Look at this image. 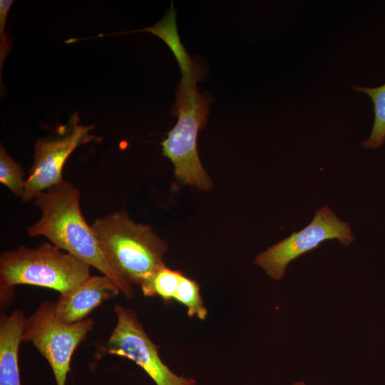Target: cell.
<instances>
[{
	"instance_id": "cell-1",
	"label": "cell",
	"mask_w": 385,
	"mask_h": 385,
	"mask_svg": "<svg viewBox=\"0 0 385 385\" xmlns=\"http://www.w3.org/2000/svg\"><path fill=\"white\" fill-rule=\"evenodd\" d=\"M34 204L41 216L27 227L30 237H46L53 245L109 277L125 297H133L131 284L121 279L108 265L81 212L80 191L71 183L63 180L41 192Z\"/></svg>"
},
{
	"instance_id": "cell-2",
	"label": "cell",
	"mask_w": 385,
	"mask_h": 385,
	"mask_svg": "<svg viewBox=\"0 0 385 385\" xmlns=\"http://www.w3.org/2000/svg\"><path fill=\"white\" fill-rule=\"evenodd\" d=\"M180 72L173 109L178 121L161 143L163 154L173 163L175 176L180 182L207 190L212 181L200 163L197 140L199 130L207 123L211 100L197 87L202 69L196 61L180 68Z\"/></svg>"
},
{
	"instance_id": "cell-3",
	"label": "cell",
	"mask_w": 385,
	"mask_h": 385,
	"mask_svg": "<svg viewBox=\"0 0 385 385\" xmlns=\"http://www.w3.org/2000/svg\"><path fill=\"white\" fill-rule=\"evenodd\" d=\"M91 226L113 271L130 284L140 286L164 265L165 242L150 226L136 223L125 211L98 218Z\"/></svg>"
},
{
	"instance_id": "cell-4",
	"label": "cell",
	"mask_w": 385,
	"mask_h": 385,
	"mask_svg": "<svg viewBox=\"0 0 385 385\" xmlns=\"http://www.w3.org/2000/svg\"><path fill=\"white\" fill-rule=\"evenodd\" d=\"M91 266L52 243L20 246L0 256L1 302L9 301L18 284L49 288L65 293L89 277Z\"/></svg>"
},
{
	"instance_id": "cell-5",
	"label": "cell",
	"mask_w": 385,
	"mask_h": 385,
	"mask_svg": "<svg viewBox=\"0 0 385 385\" xmlns=\"http://www.w3.org/2000/svg\"><path fill=\"white\" fill-rule=\"evenodd\" d=\"M93 324L91 318L64 323L55 316L53 302L44 301L26 317L22 342L31 343L46 359L56 385H66L72 356Z\"/></svg>"
},
{
	"instance_id": "cell-6",
	"label": "cell",
	"mask_w": 385,
	"mask_h": 385,
	"mask_svg": "<svg viewBox=\"0 0 385 385\" xmlns=\"http://www.w3.org/2000/svg\"><path fill=\"white\" fill-rule=\"evenodd\" d=\"M333 239L348 246L355 236L348 222L341 220L329 207L324 205L316 211L307 226L260 253L254 264L272 279L280 280L289 262L318 247L324 241Z\"/></svg>"
},
{
	"instance_id": "cell-7",
	"label": "cell",
	"mask_w": 385,
	"mask_h": 385,
	"mask_svg": "<svg viewBox=\"0 0 385 385\" xmlns=\"http://www.w3.org/2000/svg\"><path fill=\"white\" fill-rule=\"evenodd\" d=\"M114 311L116 324L104 346L106 354L133 361L156 385H196L194 379L177 375L163 363L158 347L132 309L115 304Z\"/></svg>"
},
{
	"instance_id": "cell-8",
	"label": "cell",
	"mask_w": 385,
	"mask_h": 385,
	"mask_svg": "<svg viewBox=\"0 0 385 385\" xmlns=\"http://www.w3.org/2000/svg\"><path fill=\"white\" fill-rule=\"evenodd\" d=\"M78 120L76 113L71 118L69 128L63 134L36 141L34 163L21 197L24 202L34 200L41 192L62 183L63 169L70 155L79 145L93 138L89 133L93 126L78 125Z\"/></svg>"
},
{
	"instance_id": "cell-9",
	"label": "cell",
	"mask_w": 385,
	"mask_h": 385,
	"mask_svg": "<svg viewBox=\"0 0 385 385\" xmlns=\"http://www.w3.org/2000/svg\"><path fill=\"white\" fill-rule=\"evenodd\" d=\"M120 292L118 287L107 276L90 275L73 289L61 294L53 302V312L60 321L73 324L86 319L101 303Z\"/></svg>"
},
{
	"instance_id": "cell-10",
	"label": "cell",
	"mask_w": 385,
	"mask_h": 385,
	"mask_svg": "<svg viewBox=\"0 0 385 385\" xmlns=\"http://www.w3.org/2000/svg\"><path fill=\"white\" fill-rule=\"evenodd\" d=\"M26 317L16 309L0 316V385H22L19 350Z\"/></svg>"
},
{
	"instance_id": "cell-11",
	"label": "cell",
	"mask_w": 385,
	"mask_h": 385,
	"mask_svg": "<svg viewBox=\"0 0 385 385\" xmlns=\"http://www.w3.org/2000/svg\"><path fill=\"white\" fill-rule=\"evenodd\" d=\"M183 274L178 270L160 266L140 285L145 297H159L165 302L174 300L175 292Z\"/></svg>"
},
{
	"instance_id": "cell-12",
	"label": "cell",
	"mask_w": 385,
	"mask_h": 385,
	"mask_svg": "<svg viewBox=\"0 0 385 385\" xmlns=\"http://www.w3.org/2000/svg\"><path fill=\"white\" fill-rule=\"evenodd\" d=\"M354 91L367 94L374 104V120L369 138L362 142L365 149H376L385 142V83L376 88L354 86Z\"/></svg>"
},
{
	"instance_id": "cell-13",
	"label": "cell",
	"mask_w": 385,
	"mask_h": 385,
	"mask_svg": "<svg viewBox=\"0 0 385 385\" xmlns=\"http://www.w3.org/2000/svg\"><path fill=\"white\" fill-rule=\"evenodd\" d=\"M174 300L182 304L188 309V315L205 319L207 310L200 293L198 283L183 274L175 292Z\"/></svg>"
},
{
	"instance_id": "cell-14",
	"label": "cell",
	"mask_w": 385,
	"mask_h": 385,
	"mask_svg": "<svg viewBox=\"0 0 385 385\" xmlns=\"http://www.w3.org/2000/svg\"><path fill=\"white\" fill-rule=\"evenodd\" d=\"M0 182L21 198L26 184L22 167L0 146Z\"/></svg>"
},
{
	"instance_id": "cell-15",
	"label": "cell",
	"mask_w": 385,
	"mask_h": 385,
	"mask_svg": "<svg viewBox=\"0 0 385 385\" xmlns=\"http://www.w3.org/2000/svg\"><path fill=\"white\" fill-rule=\"evenodd\" d=\"M14 3L11 0L0 1V67L1 71L4 59L9 51V43L5 35V25L10 7Z\"/></svg>"
},
{
	"instance_id": "cell-16",
	"label": "cell",
	"mask_w": 385,
	"mask_h": 385,
	"mask_svg": "<svg viewBox=\"0 0 385 385\" xmlns=\"http://www.w3.org/2000/svg\"><path fill=\"white\" fill-rule=\"evenodd\" d=\"M292 385H306V384H304V381H298V382H294Z\"/></svg>"
}]
</instances>
